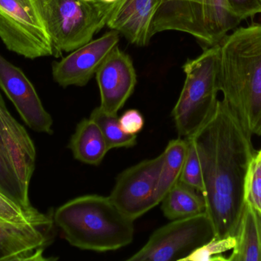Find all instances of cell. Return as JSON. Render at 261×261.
Returning a JSON list of instances; mask_svg holds the SVG:
<instances>
[{"instance_id": "cell-1", "label": "cell", "mask_w": 261, "mask_h": 261, "mask_svg": "<svg viewBox=\"0 0 261 261\" xmlns=\"http://www.w3.org/2000/svg\"><path fill=\"white\" fill-rule=\"evenodd\" d=\"M251 136L224 100L192 137L203 177L202 193L215 238L236 237L245 204L246 182L256 153Z\"/></svg>"}, {"instance_id": "cell-2", "label": "cell", "mask_w": 261, "mask_h": 261, "mask_svg": "<svg viewBox=\"0 0 261 261\" xmlns=\"http://www.w3.org/2000/svg\"><path fill=\"white\" fill-rule=\"evenodd\" d=\"M222 100L253 136H261V23L239 26L219 43Z\"/></svg>"}, {"instance_id": "cell-3", "label": "cell", "mask_w": 261, "mask_h": 261, "mask_svg": "<svg viewBox=\"0 0 261 261\" xmlns=\"http://www.w3.org/2000/svg\"><path fill=\"white\" fill-rule=\"evenodd\" d=\"M53 219L64 239L81 250L117 251L133 242V221L119 211L110 196L75 198L60 206Z\"/></svg>"}, {"instance_id": "cell-4", "label": "cell", "mask_w": 261, "mask_h": 261, "mask_svg": "<svg viewBox=\"0 0 261 261\" xmlns=\"http://www.w3.org/2000/svg\"><path fill=\"white\" fill-rule=\"evenodd\" d=\"M241 23L227 0H160L150 35L177 31L194 37L203 48L211 47Z\"/></svg>"}, {"instance_id": "cell-5", "label": "cell", "mask_w": 261, "mask_h": 261, "mask_svg": "<svg viewBox=\"0 0 261 261\" xmlns=\"http://www.w3.org/2000/svg\"><path fill=\"white\" fill-rule=\"evenodd\" d=\"M122 0H38L54 55L71 52L107 26Z\"/></svg>"}, {"instance_id": "cell-6", "label": "cell", "mask_w": 261, "mask_h": 261, "mask_svg": "<svg viewBox=\"0 0 261 261\" xmlns=\"http://www.w3.org/2000/svg\"><path fill=\"white\" fill-rule=\"evenodd\" d=\"M182 66L186 75L182 91L172 111L179 137L188 139L208 121L219 101V44Z\"/></svg>"}, {"instance_id": "cell-7", "label": "cell", "mask_w": 261, "mask_h": 261, "mask_svg": "<svg viewBox=\"0 0 261 261\" xmlns=\"http://www.w3.org/2000/svg\"><path fill=\"white\" fill-rule=\"evenodd\" d=\"M0 38L9 51L29 59L54 55L38 0H0Z\"/></svg>"}, {"instance_id": "cell-8", "label": "cell", "mask_w": 261, "mask_h": 261, "mask_svg": "<svg viewBox=\"0 0 261 261\" xmlns=\"http://www.w3.org/2000/svg\"><path fill=\"white\" fill-rule=\"evenodd\" d=\"M215 237L206 212L171 221L158 228L128 261H182Z\"/></svg>"}, {"instance_id": "cell-9", "label": "cell", "mask_w": 261, "mask_h": 261, "mask_svg": "<svg viewBox=\"0 0 261 261\" xmlns=\"http://www.w3.org/2000/svg\"><path fill=\"white\" fill-rule=\"evenodd\" d=\"M162 162L161 153L126 169L116 179L110 199L133 222L158 205L156 192Z\"/></svg>"}, {"instance_id": "cell-10", "label": "cell", "mask_w": 261, "mask_h": 261, "mask_svg": "<svg viewBox=\"0 0 261 261\" xmlns=\"http://www.w3.org/2000/svg\"><path fill=\"white\" fill-rule=\"evenodd\" d=\"M117 31L104 34L77 48L61 61L52 64V75L55 82L63 87H84L88 84L110 52L119 45Z\"/></svg>"}, {"instance_id": "cell-11", "label": "cell", "mask_w": 261, "mask_h": 261, "mask_svg": "<svg viewBox=\"0 0 261 261\" xmlns=\"http://www.w3.org/2000/svg\"><path fill=\"white\" fill-rule=\"evenodd\" d=\"M0 88L12 101L28 127L38 133H53V119L24 72L0 54Z\"/></svg>"}, {"instance_id": "cell-12", "label": "cell", "mask_w": 261, "mask_h": 261, "mask_svg": "<svg viewBox=\"0 0 261 261\" xmlns=\"http://www.w3.org/2000/svg\"><path fill=\"white\" fill-rule=\"evenodd\" d=\"M100 93V107L110 115L118 112L132 96L137 84V75L130 56L116 46L96 74Z\"/></svg>"}, {"instance_id": "cell-13", "label": "cell", "mask_w": 261, "mask_h": 261, "mask_svg": "<svg viewBox=\"0 0 261 261\" xmlns=\"http://www.w3.org/2000/svg\"><path fill=\"white\" fill-rule=\"evenodd\" d=\"M50 228L14 225L0 220V261H41L48 246Z\"/></svg>"}, {"instance_id": "cell-14", "label": "cell", "mask_w": 261, "mask_h": 261, "mask_svg": "<svg viewBox=\"0 0 261 261\" xmlns=\"http://www.w3.org/2000/svg\"><path fill=\"white\" fill-rule=\"evenodd\" d=\"M160 0H122L107 26L117 31L132 44L145 46L151 39L152 20Z\"/></svg>"}, {"instance_id": "cell-15", "label": "cell", "mask_w": 261, "mask_h": 261, "mask_svg": "<svg viewBox=\"0 0 261 261\" xmlns=\"http://www.w3.org/2000/svg\"><path fill=\"white\" fill-rule=\"evenodd\" d=\"M68 148L75 159L91 165H100L110 150L102 130L91 118L82 120L77 124Z\"/></svg>"}, {"instance_id": "cell-16", "label": "cell", "mask_w": 261, "mask_h": 261, "mask_svg": "<svg viewBox=\"0 0 261 261\" xmlns=\"http://www.w3.org/2000/svg\"><path fill=\"white\" fill-rule=\"evenodd\" d=\"M236 238V246L227 260L261 261V213L248 200Z\"/></svg>"}, {"instance_id": "cell-17", "label": "cell", "mask_w": 261, "mask_h": 261, "mask_svg": "<svg viewBox=\"0 0 261 261\" xmlns=\"http://www.w3.org/2000/svg\"><path fill=\"white\" fill-rule=\"evenodd\" d=\"M161 203L164 216L170 221L206 212L202 193L179 180L170 188Z\"/></svg>"}, {"instance_id": "cell-18", "label": "cell", "mask_w": 261, "mask_h": 261, "mask_svg": "<svg viewBox=\"0 0 261 261\" xmlns=\"http://www.w3.org/2000/svg\"><path fill=\"white\" fill-rule=\"evenodd\" d=\"M188 141L184 138L172 139L162 153L163 162L156 187V200L161 204L170 188L179 181L187 156Z\"/></svg>"}, {"instance_id": "cell-19", "label": "cell", "mask_w": 261, "mask_h": 261, "mask_svg": "<svg viewBox=\"0 0 261 261\" xmlns=\"http://www.w3.org/2000/svg\"><path fill=\"white\" fill-rule=\"evenodd\" d=\"M0 220L14 225H31L40 228H50L53 217L41 212L33 206H23L0 191Z\"/></svg>"}, {"instance_id": "cell-20", "label": "cell", "mask_w": 261, "mask_h": 261, "mask_svg": "<svg viewBox=\"0 0 261 261\" xmlns=\"http://www.w3.org/2000/svg\"><path fill=\"white\" fill-rule=\"evenodd\" d=\"M90 118L95 121L102 130L110 150L116 148H130L137 144V136L125 133L121 128L118 115H110L96 107Z\"/></svg>"}, {"instance_id": "cell-21", "label": "cell", "mask_w": 261, "mask_h": 261, "mask_svg": "<svg viewBox=\"0 0 261 261\" xmlns=\"http://www.w3.org/2000/svg\"><path fill=\"white\" fill-rule=\"evenodd\" d=\"M0 191L23 206L30 207L29 193L24 191L16 175L9 165L0 144Z\"/></svg>"}, {"instance_id": "cell-22", "label": "cell", "mask_w": 261, "mask_h": 261, "mask_svg": "<svg viewBox=\"0 0 261 261\" xmlns=\"http://www.w3.org/2000/svg\"><path fill=\"white\" fill-rule=\"evenodd\" d=\"M187 139L188 149L179 180L202 194L204 192L203 177L199 153L193 138Z\"/></svg>"}, {"instance_id": "cell-23", "label": "cell", "mask_w": 261, "mask_h": 261, "mask_svg": "<svg viewBox=\"0 0 261 261\" xmlns=\"http://www.w3.org/2000/svg\"><path fill=\"white\" fill-rule=\"evenodd\" d=\"M236 245V237H214L205 245L196 248L182 261H215L216 257L232 250Z\"/></svg>"}, {"instance_id": "cell-24", "label": "cell", "mask_w": 261, "mask_h": 261, "mask_svg": "<svg viewBox=\"0 0 261 261\" xmlns=\"http://www.w3.org/2000/svg\"><path fill=\"white\" fill-rule=\"evenodd\" d=\"M245 200L251 202L261 213V161L256 159L255 156L247 178Z\"/></svg>"}, {"instance_id": "cell-25", "label": "cell", "mask_w": 261, "mask_h": 261, "mask_svg": "<svg viewBox=\"0 0 261 261\" xmlns=\"http://www.w3.org/2000/svg\"><path fill=\"white\" fill-rule=\"evenodd\" d=\"M227 3L241 22L261 14V6L258 0H227Z\"/></svg>"}, {"instance_id": "cell-26", "label": "cell", "mask_w": 261, "mask_h": 261, "mask_svg": "<svg viewBox=\"0 0 261 261\" xmlns=\"http://www.w3.org/2000/svg\"><path fill=\"white\" fill-rule=\"evenodd\" d=\"M119 124L125 133L137 136L144 127V119L138 110L132 109L125 111L119 117Z\"/></svg>"}, {"instance_id": "cell-27", "label": "cell", "mask_w": 261, "mask_h": 261, "mask_svg": "<svg viewBox=\"0 0 261 261\" xmlns=\"http://www.w3.org/2000/svg\"><path fill=\"white\" fill-rule=\"evenodd\" d=\"M255 158L256 159H258V160L261 161V150H260V151L255 155Z\"/></svg>"}, {"instance_id": "cell-28", "label": "cell", "mask_w": 261, "mask_h": 261, "mask_svg": "<svg viewBox=\"0 0 261 261\" xmlns=\"http://www.w3.org/2000/svg\"><path fill=\"white\" fill-rule=\"evenodd\" d=\"M259 3H260V6H261V0H258Z\"/></svg>"}]
</instances>
